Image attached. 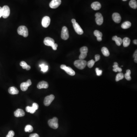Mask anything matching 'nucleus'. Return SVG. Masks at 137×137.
<instances>
[{
	"label": "nucleus",
	"instance_id": "nucleus-10",
	"mask_svg": "<svg viewBox=\"0 0 137 137\" xmlns=\"http://www.w3.org/2000/svg\"><path fill=\"white\" fill-rule=\"evenodd\" d=\"M32 82L30 79L27 80V81L26 82H23L20 85V88L23 91H26L28 89L29 86L31 85Z\"/></svg>",
	"mask_w": 137,
	"mask_h": 137
},
{
	"label": "nucleus",
	"instance_id": "nucleus-35",
	"mask_svg": "<svg viewBox=\"0 0 137 137\" xmlns=\"http://www.w3.org/2000/svg\"><path fill=\"white\" fill-rule=\"evenodd\" d=\"M27 64L25 61H22L20 63V65L22 67L23 69H26V68Z\"/></svg>",
	"mask_w": 137,
	"mask_h": 137
},
{
	"label": "nucleus",
	"instance_id": "nucleus-23",
	"mask_svg": "<svg viewBox=\"0 0 137 137\" xmlns=\"http://www.w3.org/2000/svg\"><path fill=\"white\" fill-rule=\"evenodd\" d=\"M101 52L104 56L107 57V56H109L110 55L109 51L106 47H102L101 49Z\"/></svg>",
	"mask_w": 137,
	"mask_h": 137
},
{
	"label": "nucleus",
	"instance_id": "nucleus-32",
	"mask_svg": "<svg viewBox=\"0 0 137 137\" xmlns=\"http://www.w3.org/2000/svg\"><path fill=\"white\" fill-rule=\"evenodd\" d=\"M80 52L81 53H87L88 52V48L85 46L83 47L80 49Z\"/></svg>",
	"mask_w": 137,
	"mask_h": 137
},
{
	"label": "nucleus",
	"instance_id": "nucleus-45",
	"mask_svg": "<svg viewBox=\"0 0 137 137\" xmlns=\"http://www.w3.org/2000/svg\"><path fill=\"white\" fill-rule=\"evenodd\" d=\"M133 43L134 44L137 45V40L136 39L134 40L133 41Z\"/></svg>",
	"mask_w": 137,
	"mask_h": 137
},
{
	"label": "nucleus",
	"instance_id": "nucleus-41",
	"mask_svg": "<svg viewBox=\"0 0 137 137\" xmlns=\"http://www.w3.org/2000/svg\"><path fill=\"white\" fill-rule=\"evenodd\" d=\"M2 16V8L0 7V18Z\"/></svg>",
	"mask_w": 137,
	"mask_h": 137
},
{
	"label": "nucleus",
	"instance_id": "nucleus-20",
	"mask_svg": "<svg viewBox=\"0 0 137 137\" xmlns=\"http://www.w3.org/2000/svg\"><path fill=\"white\" fill-rule=\"evenodd\" d=\"M122 43H123V45L125 47H128L130 45V39L129 38L125 37L122 40Z\"/></svg>",
	"mask_w": 137,
	"mask_h": 137
},
{
	"label": "nucleus",
	"instance_id": "nucleus-21",
	"mask_svg": "<svg viewBox=\"0 0 137 137\" xmlns=\"http://www.w3.org/2000/svg\"><path fill=\"white\" fill-rule=\"evenodd\" d=\"M113 67L114 68L113 70L115 72H121L122 71V68L118 67V64L116 62L114 63V65Z\"/></svg>",
	"mask_w": 137,
	"mask_h": 137
},
{
	"label": "nucleus",
	"instance_id": "nucleus-2",
	"mask_svg": "<svg viewBox=\"0 0 137 137\" xmlns=\"http://www.w3.org/2000/svg\"><path fill=\"white\" fill-rule=\"evenodd\" d=\"M17 31L18 34H19V35L23 36L25 37H26L28 36V29L25 26H20L18 28Z\"/></svg>",
	"mask_w": 137,
	"mask_h": 137
},
{
	"label": "nucleus",
	"instance_id": "nucleus-46",
	"mask_svg": "<svg viewBox=\"0 0 137 137\" xmlns=\"http://www.w3.org/2000/svg\"><path fill=\"white\" fill-rule=\"evenodd\" d=\"M134 62H135L136 63H137V58H134Z\"/></svg>",
	"mask_w": 137,
	"mask_h": 137
},
{
	"label": "nucleus",
	"instance_id": "nucleus-15",
	"mask_svg": "<svg viewBox=\"0 0 137 137\" xmlns=\"http://www.w3.org/2000/svg\"><path fill=\"white\" fill-rule=\"evenodd\" d=\"M14 116L16 117H22L25 116V112L23 110L21 109H17V110L14 112Z\"/></svg>",
	"mask_w": 137,
	"mask_h": 137
},
{
	"label": "nucleus",
	"instance_id": "nucleus-40",
	"mask_svg": "<svg viewBox=\"0 0 137 137\" xmlns=\"http://www.w3.org/2000/svg\"><path fill=\"white\" fill-rule=\"evenodd\" d=\"M29 137H40V136L37 134L34 133L31 134Z\"/></svg>",
	"mask_w": 137,
	"mask_h": 137
},
{
	"label": "nucleus",
	"instance_id": "nucleus-25",
	"mask_svg": "<svg viewBox=\"0 0 137 137\" xmlns=\"http://www.w3.org/2000/svg\"><path fill=\"white\" fill-rule=\"evenodd\" d=\"M131 73V72L130 70L128 69L126 70V73L125 74L124 77L127 80H130L132 79V78L130 76Z\"/></svg>",
	"mask_w": 137,
	"mask_h": 137
},
{
	"label": "nucleus",
	"instance_id": "nucleus-16",
	"mask_svg": "<svg viewBox=\"0 0 137 137\" xmlns=\"http://www.w3.org/2000/svg\"><path fill=\"white\" fill-rule=\"evenodd\" d=\"M37 87L39 89L42 88H47L48 87V84L47 82L44 81H41L38 84Z\"/></svg>",
	"mask_w": 137,
	"mask_h": 137
},
{
	"label": "nucleus",
	"instance_id": "nucleus-27",
	"mask_svg": "<svg viewBox=\"0 0 137 137\" xmlns=\"http://www.w3.org/2000/svg\"><path fill=\"white\" fill-rule=\"evenodd\" d=\"M124 77V75L121 72L118 73V74H117L116 77V82H118L120 80H122L123 79Z\"/></svg>",
	"mask_w": 137,
	"mask_h": 137
},
{
	"label": "nucleus",
	"instance_id": "nucleus-13",
	"mask_svg": "<svg viewBox=\"0 0 137 137\" xmlns=\"http://www.w3.org/2000/svg\"><path fill=\"white\" fill-rule=\"evenodd\" d=\"M43 42L45 45L52 47L55 43V41L52 38L47 37L44 39Z\"/></svg>",
	"mask_w": 137,
	"mask_h": 137
},
{
	"label": "nucleus",
	"instance_id": "nucleus-3",
	"mask_svg": "<svg viewBox=\"0 0 137 137\" xmlns=\"http://www.w3.org/2000/svg\"><path fill=\"white\" fill-rule=\"evenodd\" d=\"M72 22L73 24V26L74 28V30L75 31L76 33L79 35H82L84 33V31L82 29L79 25L78 23H77L76 20L75 19H73L72 20Z\"/></svg>",
	"mask_w": 137,
	"mask_h": 137
},
{
	"label": "nucleus",
	"instance_id": "nucleus-26",
	"mask_svg": "<svg viewBox=\"0 0 137 137\" xmlns=\"http://www.w3.org/2000/svg\"><path fill=\"white\" fill-rule=\"evenodd\" d=\"M26 110L27 112H30L31 114H34V113L36 112V110H35V109L32 106V107H30V106H27L26 108Z\"/></svg>",
	"mask_w": 137,
	"mask_h": 137
},
{
	"label": "nucleus",
	"instance_id": "nucleus-11",
	"mask_svg": "<svg viewBox=\"0 0 137 137\" xmlns=\"http://www.w3.org/2000/svg\"><path fill=\"white\" fill-rule=\"evenodd\" d=\"M61 0H52L50 3L49 5L52 9H56L61 4Z\"/></svg>",
	"mask_w": 137,
	"mask_h": 137
},
{
	"label": "nucleus",
	"instance_id": "nucleus-6",
	"mask_svg": "<svg viewBox=\"0 0 137 137\" xmlns=\"http://www.w3.org/2000/svg\"><path fill=\"white\" fill-rule=\"evenodd\" d=\"M61 37L64 40H67L69 37L68 30L66 27L64 26L61 31Z\"/></svg>",
	"mask_w": 137,
	"mask_h": 137
},
{
	"label": "nucleus",
	"instance_id": "nucleus-33",
	"mask_svg": "<svg viewBox=\"0 0 137 137\" xmlns=\"http://www.w3.org/2000/svg\"><path fill=\"white\" fill-rule=\"evenodd\" d=\"M87 55V53H81L80 55L79 56V59L80 60H84L86 57Z\"/></svg>",
	"mask_w": 137,
	"mask_h": 137
},
{
	"label": "nucleus",
	"instance_id": "nucleus-12",
	"mask_svg": "<svg viewBox=\"0 0 137 137\" xmlns=\"http://www.w3.org/2000/svg\"><path fill=\"white\" fill-rule=\"evenodd\" d=\"M50 23V18L48 16H45L42 19V26L44 27H48Z\"/></svg>",
	"mask_w": 137,
	"mask_h": 137
},
{
	"label": "nucleus",
	"instance_id": "nucleus-1",
	"mask_svg": "<svg viewBox=\"0 0 137 137\" xmlns=\"http://www.w3.org/2000/svg\"><path fill=\"white\" fill-rule=\"evenodd\" d=\"M74 65L76 68L82 70L85 68L87 65V62L85 60H76L74 62Z\"/></svg>",
	"mask_w": 137,
	"mask_h": 137
},
{
	"label": "nucleus",
	"instance_id": "nucleus-47",
	"mask_svg": "<svg viewBox=\"0 0 137 137\" xmlns=\"http://www.w3.org/2000/svg\"><path fill=\"white\" fill-rule=\"evenodd\" d=\"M122 0L123 1H126V0Z\"/></svg>",
	"mask_w": 137,
	"mask_h": 137
},
{
	"label": "nucleus",
	"instance_id": "nucleus-29",
	"mask_svg": "<svg viewBox=\"0 0 137 137\" xmlns=\"http://www.w3.org/2000/svg\"><path fill=\"white\" fill-rule=\"evenodd\" d=\"M40 67L41 68L42 71L43 72H46L47 71L48 69V66L45 65L44 64H42L40 65Z\"/></svg>",
	"mask_w": 137,
	"mask_h": 137
},
{
	"label": "nucleus",
	"instance_id": "nucleus-30",
	"mask_svg": "<svg viewBox=\"0 0 137 137\" xmlns=\"http://www.w3.org/2000/svg\"><path fill=\"white\" fill-rule=\"evenodd\" d=\"M94 35L97 38L102 37V33L101 32L99 31L98 30H95L94 32Z\"/></svg>",
	"mask_w": 137,
	"mask_h": 137
},
{
	"label": "nucleus",
	"instance_id": "nucleus-43",
	"mask_svg": "<svg viewBox=\"0 0 137 137\" xmlns=\"http://www.w3.org/2000/svg\"><path fill=\"white\" fill-rule=\"evenodd\" d=\"M31 66H30L29 65H27L26 66V69L27 70H29L31 69Z\"/></svg>",
	"mask_w": 137,
	"mask_h": 137
},
{
	"label": "nucleus",
	"instance_id": "nucleus-17",
	"mask_svg": "<svg viewBox=\"0 0 137 137\" xmlns=\"http://www.w3.org/2000/svg\"><path fill=\"white\" fill-rule=\"evenodd\" d=\"M91 7L92 9L95 11H98L100 9L101 5L100 2H94L91 4Z\"/></svg>",
	"mask_w": 137,
	"mask_h": 137
},
{
	"label": "nucleus",
	"instance_id": "nucleus-9",
	"mask_svg": "<svg viewBox=\"0 0 137 137\" xmlns=\"http://www.w3.org/2000/svg\"><path fill=\"white\" fill-rule=\"evenodd\" d=\"M96 23L98 25H101L103 23V17L102 14L100 13H97L95 14Z\"/></svg>",
	"mask_w": 137,
	"mask_h": 137
},
{
	"label": "nucleus",
	"instance_id": "nucleus-5",
	"mask_svg": "<svg viewBox=\"0 0 137 137\" xmlns=\"http://www.w3.org/2000/svg\"><path fill=\"white\" fill-rule=\"evenodd\" d=\"M61 68L64 70L68 74L71 76H74L75 75V72L71 68L69 67H67L64 64H62L61 66Z\"/></svg>",
	"mask_w": 137,
	"mask_h": 137
},
{
	"label": "nucleus",
	"instance_id": "nucleus-14",
	"mask_svg": "<svg viewBox=\"0 0 137 137\" xmlns=\"http://www.w3.org/2000/svg\"><path fill=\"white\" fill-rule=\"evenodd\" d=\"M112 19L114 21L117 23H120L121 21V17L120 15L117 13H114L113 14Z\"/></svg>",
	"mask_w": 137,
	"mask_h": 137
},
{
	"label": "nucleus",
	"instance_id": "nucleus-36",
	"mask_svg": "<svg viewBox=\"0 0 137 137\" xmlns=\"http://www.w3.org/2000/svg\"><path fill=\"white\" fill-rule=\"evenodd\" d=\"M96 72L97 75L98 76H100L102 74V70H100L98 68H96Z\"/></svg>",
	"mask_w": 137,
	"mask_h": 137
},
{
	"label": "nucleus",
	"instance_id": "nucleus-19",
	"mask_svg": "<svg viewBox=\"0 0 137 137\" xmlns=\"http://www.w3.org/2000/svg\"><path fill=\"white\" fill-rule=\"evenodd\" d=\"M112 39L116 42V45L119 46L121 45L122 43V39L120 37H118L117 36H114L113 37Z\"/></svg>",
	"mask_w": 137,
	"mask_h": 137
},
{
	"label": "nucleus",
	"instance_id": "nucleus-31",
	"mask_svg": "<svg viewBox=\"0 0 137 137\" xmlns=\"http://www.w3.org/2000/svg\"><path fill=\"white\" fill-rule=\"evenodd\" d=\"M95 63V61H94L93 59H92V60H90L88 61L87 63V64L88 68H92V67H93Z\"/></svg>",
	"mask_w": 137,
	"mask_h": 137
},
{
	"label": "nucleus",
	"instance_id": "nucleus-42",
	"mask_svg": "<svg viewBox=\"0 0 137 137\" xmlns=\"http://www.w3.org/2000/svg\"><path fill=\"white\" fill-rule=\"evenodd\" d=\"M137 50H136V51L134 52V54L133 56V57L134 58H137Z\"/></svg>",
	"mask_w": 137,
	"mask_h": 137
},
{
	"label": "nucleus",
	"instance_id": "nucleus-8",
	"mask_svg": "<svg viewBox=\"0 0 137 137\" xmlns=\"http://www.w3.org/2000/svg\"><path fill=\"white\" fill-rule=\"evenodd\" d=\"M2 8V16L4 18H6L9 17L10 14V9L9 6L7 5L4 6Z\"/></svg>",
	"mask_w": 137,
	"mask_h": 137
},
{
	"label": "nucleus",
	"instance_id": "nucleus-37",
	"mask_svg": "<svg viewBox=\"0 0 137 137\" xmlns=\"http://www.w3.org/2000/svg\"><path fill=\"white\" fill-rule=\"evenodd\" d=\"M32 107L35 109V110H37L39 108V105L36 103H34L32 104Z\"/></svg>",
	"mask_w": 137,
	"mask_h": 137
},
{
	"label": "nucleus",
	"instance_id": "nucleus-4",
	"mask_svg": "<svg viewBox=\"0 0 137 137\" xmlns=\"http://www.w3.org/2000/svg\"><path fill=\"white\" fill-rule=\"evenodd\" d=\"M58 121V120L57 118L55 117L53 118L52 119L48 120V124L52 128L56 129L59 126Z\"/></svg>",
	"mask_w": 137,
	"mask_h": 137
},
{
	"label": "nucleus",
	"instance_id": "nucleus-39",
	"mask_svg": "<svg viewBox=\"0 0 137 137\" xmlns=\"http://www.w3.org/2000/svg\"><path fill=\"white\" fill-rule=\"evenodd\" d=\"M58 46V44L55 43L53 45V46H52V48H53V50H57Z\"/></svg>",
	"mask_w": 137,
	"mask_h": 137
},
{
	"label": "nucleus",
	"instance_id": "nucleus-34",
	"mask_svg": "<svg viewBox=\"0 0 137 137\" xmlns=\"http://www.w3.org/2000/svg\"><path fill=\"white\" fill-rule=\"evenodd\" d=\"M14 135H15V132L13 131H10L6 137H13Z\"/></svg>",
	"mask_w": 137,
	"mask_h": 137
},
{
	"label": "nucleus",
	"instance_id": "nucleus-44",
	"mask_svg": "<svg viewBox=\"0 0 137 137\" xmlns=\"http://www.w3.org/2000/svg\"><path fill=\"white\" fill-rule=\"evenodd\" d=\"M97 40L98 41L100 42L102 40V37H98L97 38Z\"/></svg>",
	"mask_w": 137,
	"mask_h": 137
},
{
	"label": "nucleus",
	"instance_id": "nucleus-28",
	"mask_svg": "<svg viewBox=\"0 0 137 137\" xmlns=\"http://www.w3.org/2000/svg\"><path fill=\"white\" fill-rule=\"evenodd\" d=\"M25 130L26 132H31L33 131V127L31 125H27L26 126Z\"/></svg>",
	"mask_w": 137,
	"mask_h": 137
},
{
	"label": "nucleus",
	"instance_id": "nucleus-18",
	"mask_svg": "<svg viewBox=\"0 0 137 137\" xmlns=\"http://www.w3.org/2000/svg\"><path fill=\"white\" fill-rule=\"evenodd\" d=\"M9 93L11 95H16L19 93V91L14 86H11L9 88L8 90Z\"/></svg>",
	"mask_w": 137,
	"mask_h": 137
},
{
	"label": "nucleus",
	"instance_id": "nucleus-38",
	"mask_svg": "<svg viewBox=\"0 0 137 137\" xmlns=\"http://www.w3.org/2000/svg\"><path fill=\"white\" fill-rule=\"evenodd\" d=\"M95 62H97L100 59V56L99 55H96L95 56Z\"/></svg>",
	"mask_w": 137,
	"mask_h": 137
},
{
	"label": "nucleus",
	"instance_id": "nucleus-22",
	"mask_svg": "<svg viewBox=\"0 0 137 137\" xmlns=\"http://www.w3.org/2000/svg\"><path fill=\"white\" fill-rule=\"evenodd\" d=\"M132 26V24L128 21H126L122 24L121 25V27L123 29H127L130 28Z\"/></svg>",
	"mask_w": 137,
	"mask_h": 137
},
{
	"label": "nucleus",
	"instance_id": "nucleus-24",
	"mask_svg": "<svg viewBox=\"0 0 137 137\" xmlns=\"http://www.w3.org/2000/svg\"><path fill=\"white\" fill-rule=\"evenodd\" d=\"M129 5H130V7L132 9H137V1L136 0H131L129 2Z\"/></svg>",
	"mask_w": 137,
	"mask_h": 137
},
{
	"label": "nucleus",
	"instance_id": "nucleus-7",
	"mask_svg": "<svg viewBox=\"0 0 137 137\" xmlns=\"http://www.w3.org/2000/svg\"><path fill=\"white\" fill-rule=\"evenodd\" d=\"M54 99L55 96L53 95L46 96L44 99V104L46 106H49L54 100Z\"/></svg>",
	"mask_w": 137,
	"mask_h": 137
}]
</instances>
